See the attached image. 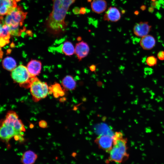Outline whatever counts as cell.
Wrapping results in <instances>:
<instances>
[{
  "label": "cell",
  "instance_id": "484cf974",
  "mask_svg": "<svg viewBox=\"0 0 164 164\" xmlns=\"http://www.w3.org/2000/svg\"><path fill=\"white\" fill-rule=\"evenodd\" d=\"M145 73L146 74H150L152 73V70L150 68H146L145 70Z\"/></svg>",
  "mask_w": 164,
  "mask_h": 164
},
{
  "label": "cell",
  "instance_id": "9a60e30c",
  "mask_svg": "<svg viewBox=\"0 0 164 164\" xmlns=\"http://www.w3.org/2000/svg\"><path fill=\"white\" fill-rule=\"evenodd\" d=\"M95 132L99 135H107L113 137L115 132L106 124L102 123L97 125L94 128Z\"/></svg>",
  "mask_w": 164,
  "mask_h": 164
},
{
  "label": "cell",
  "instance_id": "ac0fdd59",
  "mask_svg": "<svg viewBox=\"0 0 164 164\" xmlns=\"http://www.w3.org/2000/svg\"><path fill=\"white\" fill-rule=\"evenodd\" d=\"M37 154L33 151L29 150L23 154L21 161L22 164H33L37 158Z\"/></svg>",
  "mask_w": 164,
  "mask_h": 164
},
{
  "label": "cell",
  "instance_id": "5bb4252c",
  "mask_svg": "<svg viewBox=\"0 0 164 164\" xmlns=\"http://www.w3.org/2000/svg\"><path fill=\"white\" fill-rule=\"evenodd\" d=\"M156 41L154 37L148 35L141 38L140 44L143 49L149 50L152 49L155 46Z\"/></svg>",
  "mask_w": 164,
  "mask_h": 164
},
{
  "label": "cell",
  "instance_id": "277c9868",
  "mask_svg": "<svg viewBox=\"0 0 164 164\" xmlns=\"http://www.w3.org/2000/svg\"><path fill=\"white\" fill-rule=\"evenodd\" d=\"M27 15V12L17 6L6 15L4 19L5 23L9 26L11 30L17 29L22 26Z\"/></svg>",
  "mask_w": 164,
  "mask_h": 164
},
{
  "label": "cell",
  "instance_id": "44dd1931",
  "mask_svg": "<svg viewBox=\"0 0 164 164\" xmlns=\"http://www.w3.org/2000/svg\"><path fill=\"white\" fill-rule=\"evenodd\" d=\"M2 66L5 70L12 71L16 66V63L15 60L12 58L8 56L5 58L2 61Z\"/></svg>",
  "mask_w": 164,
  "mask_h": 164
},
{
  "label": "cell",
  "instance_id": "4fadbf2b",
  "mask_svg": "<svg viewBox=\"0 0 164 164\" xmlns=\"http://www.w3.org/2000/svg\"><path fill=\"white\" fill-rule=\"evenodd\" d=\"M26 67L30 75L36 77L40 73L42 63L39 60H32L28 63Z\"/></svg>",
  "mask_w": 164,
  "mask_h": 164
},
{
  "label": "cell",
  "instance_id": "4316f807",
  "mask_svg": "<svg viewBox=\"0 0 164 164\" xmlns=\"http://www.w3.org/2000/svg\"><path fill=\"white\" fill-rule=\"evenodd\" d=\"M17 2L19 1L20 0H16Z\"/></svg>",
  "mask_w": 164,
  "mask_h": 164
},
{
  "label": "cell",
  "instance_id": "ba28073f",
  "mask_svg": "<svg viewBox=\"0 0 164 164\" xmlns=\"http://www.w3.org/2000/svg\"><path fill=\"white\" fill-rule=\"evenodd\" d=\"M94 142L100 149L109 153L113 146V137L107 135H99Z\"/></svg>",
  "mask_w": 164,
  "mask_h": 164
},
{
  "label": "cell",
  "instance_id": "8fae6325",
  "mask_svg": "<svg viewBox=\"0 0 164 164\" xmlns=\"http://www.w3.org/2000/svg\"><path fill=\"white\" fill-rule=\"evenodd\" d=\"M16 0H0V15L3 16L14 10L17 6Z\"/></svg>",
  "mask_w": 164,
  "mask_h": 164
},
{
  "label": "cell",
  "instance_id": "9c48e42d",
  "mask_svg": "<svg viewBox=\"0 0 164 164\" xmlns=\"http://www.w3.org/2000/svg\"><path fill=\"white\" fill-rule=\"evenodd\" d=\"M151 28L152 26L148 22H140L134 26L133 32L137 36L142 38L148 35Z\"/></svg>",
  "mask_w": 164,
  "mask_h": 164
},
{
  "label": "cell",
  "instance_id": "3957f363",
  "mask_svg": "<svg viewBox=\"0 0 164 164\" xmlns=\"http://www.w3.org/2000/svg\"><path fill=\"white\" fill-rule=\"evenodd\" d=\"M11 77L13 80L19 84L21 87L26 88H30V85L36 77L32 76L26 67L20 65L11 71Z\"/></svg>",
  "mask_w": 164,
  "mask_h": 164
},
{
  "label": "cell",
  "instance_id": "5b68a950",
  "mask_svg": "<svg viewBox=\"0 0 164 164\" xmlns=\"http://www.w3.org/2000/svg\"><path fill=\"white\" fill-rule=\"evenodd\" d=\"M30 88L32 99L35 102L45 98L49 93V87L47 83L40 81L36 77L32 81Z\"/></svg>",
  "mask_w": 164,
  "mask_h": 164
},
{
  "label": "cell",
  "instance_id": "603a6c76",
  "mask_svg": "<svg viewBox=\"0 0 164 164\" xmlns=\"http://www.w3.org/2000/svg\"><path fill=\"white\" fill-rule=\"evenodd\" d=\"M146 62L148 66L150 67L154 66L157 63V59L154 56H150L147 58Z\"/></svg>",
  "mask_w": 164,
  "mask_h": 164
},
{
  "label": "cell",
  "instance_id": "d6986e66",
  "mask_svg": "<svg viewBox=\"0 0 164 164\" xmlns=\"http://www.w3.org/2000/svg\"><path fill=\"white\" fill-rule=\"evenodd\" d=\"M61 84L64 90L67 91L74 90L77 85L76 81L70 75H67L64 77L62 80Z\"/></svg>",
  "mask_w": 164,
  "mask_h": 164
},
{
  "label": "cell",
  "instance_id": "8992f818",
  "mask_svg": "<svg viewBox=\"0 0 164 164\" xmlns=\"http://www.w3.org/2000/svg\"><path fill=\"white\" fill-rule=\"evenodd\" d=\"M23 135L19 133L12 125L1 121L0 137L2 141L8 143L13 137L18 136L23 139Z\"/></svg>",
  "mask_w": 164,
  "mask_h": 164
},
{
  "label": "cell",
  "instance_id": "e0dca14e",
  "mask_svg": "<svg viewBox=\"0 0 164 164\" xmlns=\"http://www.w3.org/2000/svg\"><path fill=\"white\" fill-rule=\"evenodd\" d=\"M0 23V38L4 41V45L7 43L10 38L11 35L10 29L9 26L5 24L3 16H1Z\"/></svg>",
  "mask_w": 164,
  "mask_h": 164
},
{
  "label": "cell",
  "instance_id": "52a82bcc",
  "mask_svg": "<svg viewBox=\"0 0 164 164\" xmlns=\"http://www.w3.org/2000/svg\"><path fill=\"white\" fill-rule=\"evenodd\" d=\"M2 120L4 123L12 126L19 133L23 135V132L26 131L24 125L21 120L19 119L18 116L15 112L8 111L5 119Z\"/></svg>",
  "mask_w": 164,
  "mask_h": 164
},
{
  "label": "cell",
  "instance_id": "cb8c5ba5",
  "mask_svg": "<svg viewBox=\"0 0 164 164\" xmlns=\"http://www.w3.org/2000/svg\"><path fill=\"white\" fill-rule=\"evenodd\" d=\"M157 56L159 60H164V51H159L157 53Z\"/></svg>",
  "mask_w": 164,
  "mask_h": 164
},
{
  "label": "cell",
  "instance_id": "6da1fadb",
  "mask_svg": "<svg viewBox=\"0 0 164 164\" xmlns=\"http://www.w3.org/2000/svg\"><path fill=\"white\" fill-rule=\"evenodd\" d=\"M76 0H53L52 10L47 21V26L52 32L57 34L67 27L65 19L70 6Z\"/></svg>",
  "mask_w": 164,
  "mask_h": 164
},
{
  "label": "cell",
  "instance_id": "7c38bea8",
  "mask_svg": "<svg viewBox=\"0 0 164 164\" xmlns=\"http://www.w3.org/2000/svg\"><path fill=\"white\" fill-rule=\"evenodd\" d=\"M121 17L119 9L116 7L111 6L105 12L103 19L104 21L115 22L119 21Z\"/></svg>",
  "mask_w": 164,
  "mask_h": 164
},
{
  "label": "cell",
  "instance_id": "d4e9b609",
  "mask_svg": "<svg viewBox=\"0 0 164 164\" xmlns=\"http://www.w3.org/2000/svg\"><path fill=\"white\" fill-rule=\"evenodd\" d=\"M39 126L42 128H46L47 126V123L44 120L40 121H39Z\"/></svg>",
  "mask_w": 164,
  "mask_h": 164
},
{
  "label": "cell",
  "instance_id": "7a4b0ae2",
  "mask_svg": "<svg viewBox=\"0 0 164 164\" xmlns=\"http://www.w3.org/2000/svg\"><path fill=\"white\" fill-rule=\"evenodd\" d=\"M113 147L109 153V162L121 163L127 160L129 155L127 152L126 138H114Z\"/></svg>",
  "mask_w": 164,
  "mask_h": 164
},
{
  "label": "cell",
  "instance_id": "30bf717a",
  "mask_svg": "<svg viewBox=\"0 0 164 164\" xmlns=\"http://www.w3.org/2000/svg\"><path fill=\"white\" fill-rule=\"evenodd\" d=\"M90 51V48L87 43L81 41L77 43L75 48V53L79 61L86 57Z\"/></svg>",
  "mask_w": 164,
  "mask_h": 164
},
{
  "label": "cell",
  "instance_id": "2e32d148",
  "mask_svg": "<svg viewBox=\"0 0 164 164\" xmlns=\"http://www.w3.org/2000/svg\"><path fill=\"white\" fill-rule=\"evenodd\" d=\"M107 6L105 0H93L91 3L92 11L97 14L103 13L106 10Z\"/></svg>",
  "mask_w": 164,
  "mask_h": 164
},
{
  "label": "cell",
  "instance_id": "7402d4cb",
  "mask_svg": "<svg viewBox=\"0 0 164 164\" xmlns=\"http://www.w3.org/2000/svg\"><path fill=\"white\" fill-rule=\"evenodd\" d=\"M62 51L66 55L70 56L75 53V48L71 42L66 41L63 44Z\"/></svg>",
  "mask_w": 164,
  "mask_h": 164
},
{
  "label": "cell",
  "instance_id": "ffe728a7",
  "mask_svg": "<svg viewBox=\"0 0 164 164\" xmlns=\"http://www.w3.org/2000/svg\"><path fill=\"white\" fill-rule=\"evenodd\" d=\"M49 93L53 94L54 97L57 98L63 96L65 94V90L58 83H56L49 87Z\"/></svg>",
  "mask_w": 164,
  "mask_h": 164
}]
</instances>
